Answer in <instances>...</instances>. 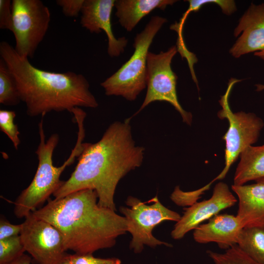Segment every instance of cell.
<instances>
[{
	"label": "cell",
	"mask_w": 264,
	"mask_h": 264,
	"mask_svg": "<svg viewBox=\"0 0 264 264\" xmlns=\"http://www.w3.org/2000/svg\"><path fill=\"white\" fill-rule=\"evenodd\" d=\"M242 228L236 216L218 214L210 219L207 223L195 228L193 238L199 243L215 242L220 248L226 250L237 244Z\"/></svg>",
	"instance_id": "cell-14"
},
{
	"label": "cell",
	"mask_w": 264,
	"mask_h": 264,
	"mask_svg": "<svg viewBox=\"0 0 264 264\" xmlns=\"http://www.w3.org/2000/svg\"><path fill=\"white\" fill-rule=\"evenodd\" d=\"M207 254L214 264H260L248 256L237 244L223 253L208 250Z\"/></svg>",
	"instance_id": "cell-20"
},
{
	"label": "cell",
	"mask_w": 264,
	"mask_h": 264,
	"mask_svg": "<svg viewBox=\"0 0 264 264\" xmlns=\"http://www.w3.org/2000/svg\"><path fill=\"white\" fill-rule=\"evenodd\" d=\"M22 224V242L35 264H58L68 254L63 235L51 223L31 212Z\"/></svg>",
	"instance_id": "cell-10"
},
{
	"label": "cell",
	"mask_w": 264,
	"mask_h": 264,
	"mask_svg": "<svg viewBox=\"0 0 264 264\" xmlns=\"http://www.w3.org/2000/svg\"><path fill=\"white\" fill-rule=\"evenodd\" d=\"M115 0H85L80 23L91 33L104 31L108 38L107 52L110 57H117L124 51L128 44L125 37L116 38L112 31L111 15Z\"/></svg>",
	"instance_id": "cell-13"
},
{
	"label": "cell",
	"mask_w": 264,
	"mask_h": 264,
	"mask_svg": "<svg viewBox=\"0 0 264 264\" xmlns=\"http://www.w3.org/2000/svg\"><path fill=\"white\" fill-rule=\"evenodd\" d=\"M32 260L28 255L23 254L16 259L3 264H31Z\"/></svg>",
	"instance_id": "cell-27"
},
{
	"label": "cell",
	"mask_w": 264,
	"mask_h": 264,
	"mask_svg": "<svg viewBox=\"0 0 264 264\" xmlns=\"http://www.w3.org/2000/svg\"><path fill=\"white\" fill-rule=\"evenodd\" d=\"M15 79L4 60L0 59V103L16 106L21 102Z\"/></svg>",
	"instance_id": "cell-19"
},
{
	"label": "cell",
	"mask_w": 264,
	"mask_h": 264,
	"mask_svg": "<svg viewBox=\"0 0 264 264\" xmlns=\"http://www.w3.org/2000/svg\"><path fill=\"white\" fill-rule=\"evenodd\" d=\"M98 200L95 190L83 189L59 199L49 198L44 206L32 213L59 230L66 250L93 254L113 247L116 239L127 232L126 218L100 206Z\"/></svg>",
	"instance_id": "cell-2"
},
{
	"label": "cell",
	"mask_w": 264,
	"mask_h": 264,
	"mask_svg": "<svg viewBox=\"0 0 264 264\" xmlns=\"http://www.w3.org/2000/svg\"><path fill=\"white\" fill-rule=\"evenodd\" d=\"M234 177V185L264 177V144L249 146L241 154Z\"/></svg>",
	"instance_id": "cell-17"
},
{
	"label": "cell",
	"mask_w": 264,
	"mask_h": 264,
	"mask_svg": "<svg viewBox=\"0 0 264 264\" xmlns=\"http://www.w3.org/2000/svg\"><path fill=\"white\" fill-rule=\"evenodd\" d=\"M239 81L241 80L231 78L225 94L219 101L222 109L218 111V116L220 119H227L229 127L222 137L225 142V166L220 174L211 181L212 183L225 177L243 151L257 142L264 126L263 120L254 113H234L231 110L229 97L233 86Z\"/></svg>",
	"instance_id": "cell-6"
},
{
	"label": "cell",
	"mask_w": 264,
	"mask_h": 264,
	"mask_svg": "<svg viewBox=\"0 0 264 264\" xmlns=\"http://www.w3.org/2000/svg\"><path fill=\"white\" fill-rule=\"evenodd\" d=\"M237 202V198L227 184L222 182L217 183L210 198L196 202L184 209L183 216L171 232L172 237L175 240L182 239L186 233L194 230L202 222L218 215L221 210L232 207Z\"/></svg>",
	"instance_id": "cell-11"
},
{
	"label": "cell",
	"mask_w": 264,
	"mask_h": 264,
	"mask_svg": "<svg viewBox=\"0 0 264 264\" xmlns=\"http://www.w3.org/2000/svg\"><path fill=\"white\" fill-rule=\"evenodd\" d=\"M12 11L14 48L20 56L32 58L48 30L50 11L40 0H13Z\"/></svg>",
	"instance_id": "cell-8"
},
{
	"label": "cell",
	"mask_w": 264,
	"mask_h": 264,
	"mask_svg": "<svg viewBox=\"0 0 264 264\" xmlns=\"http://www.w3.org/2000/svg\"><path fill=\"white\" fill-rule=\"evenodd\" d=\"M250 185H234L231 189L238 198L236 216L243 227H264V177Z\"/></svg>",
	"instance_id": "cell-15"
},
{
	"label": "cell",
	"mask_w": 264,
	"mask_h": 264,
	"mask_svg": "<svg viewBox=\"0 0 264 264\" xmlns=\"http://www.w3.org/2000/svg\"><path fill=\"white\" fill-rule=\"evenodd\" d=\"M256 87V91H261L264 90V84H256L255 85Z\"/></svg>",
	"instance_id": "cell-29"
},
{
	"label": "cell",
	"mask_w": 264,
	"mask_h": 264,
	"mask_svg": "<svg viewBox=\"0 0 264 264\" xmlns=\"http://www.w3.org/2000/svg\"><path fill=\"white\" fill-rule=\"evenodd\" d=\"M16 113L14 111L0 110V129L7 135L13 143L16 150L18 149L20 144V132L18 126L14 123Z\"/></svg>",
	"instance_id": "cell-22"
},
{
	"label": "cell",
	"mask_w": 264,
	"mask_h": 264,
	"mask_svg": "<svg viewBox=\"0 0 264 264\" xmlns=\"http://www.w3.org/2000/svg\"><path fill=\"white\" fill-rule=\"evenodd\" d=\"M167 20L153 16L144 29L136 34L130 58L112 75L101 83L107 96H120L134 101L147 87V56L149 49L157 32Z\"/></svg>",
	"instance_id": "cell-5"
},
{
	"label": "cell",
	"mask_w": 264,
	"mask_h": 264,
	"mask_svg": "<svg viewBox=\"0 0 264 264\" xmlns=\"http://www.w3.org/2000/svg\"><path fill=\"white\" fill-rule=\"evenodd\" d=\"M58 264H74L71 259V254H68L67 256Z\"/></svg>",
	"instance_id": "cell-28"
},
{
	"label": "cell",
	"mask_w": 264,
	"mask_h": 264,
	"mask_svg": "<svg viewBox=\"0 0 264 264\" xmlns=\"http://www.w3.org/2000/svg\"><path fill=\"white\" fill-rule=\"evenodd\" d=\"M130 120L111 123L96 143H83L78 163L70 177L53 193L55 199L90 189L96 192L100 206L116 210V186L129 172L141 166L145 152L144 147L135 145Z\"/></svg>",
	"instance_id": "cell-1"
},
{
	"label": "cell",
	"mask_w": 264,
	"mask_h": 264,
	"mask_svg": "<svg viewBox=\"0 0 264 264\" xmlns=\"http://www.w3.org/2000/svg\"><path fill=\"white\" fill-rule=\"evenodd\" d=\"M12 26V2L10 0H0V28L11 31Z\"/></svg>",
	"instance_id": "cell-24"
},
{
	"label": "cell",
	"mask_w": 264,
	"mask_h": 264,
	"mask_svg": "<svg viewBox=\"0 0 264 264\" xmlns=\"http://www.w3.org/2000/svg\"><path fill=\"white\" fill-rule=\"evenodd\" d=\"M25 251L20 235L0 240V264L16 259Z\"/></svg>",
	"instance_id": "cell-21"
},
{
	"label": "cell",
	"mask_w": 264,
	"mask_h": 264,
	"mask_svg": "<svg viewBox=\"0 0 264 264\" xmlns=\"http://www.w3.org/2000/svg\"><path fill=\"white\" fill-rule=\"evenodd\" d=\"M177 51L176 45L171 46L166 51L157 54L149 51L147 92L142 104L133 116L153 102L165 101L171 104L180 113L184 123L191 124V113L185 110L178 102L176 90L177 77L171 67L172 59Z\"/></svg>",
	"instance_id": "cell-9"
},
{
	"label": "cell",
	"mask_w": 264,
	"mask_h": 264,
	"mask_svg": "<svg viewBox=\"0 0 264 264\" xmlns=\"http://www.w3.org/2000/svg\"><path fill=\"white\" fill-rule=\"evenodd\" d=\"M0 55L15 79L21 101L25 103L29 116L44 117L52 111L71 112L76 107H98L83 75L37 68L6 41L0 43Z\"/></svg>",
	"instance_id": "cell-3"
},
{
	"label": "cell",
	"mask_w": 264,
	"mask_h": 264,
	"mask_svg": "<svg viewBox=\"0 0 264 264\" xmlns=\"http://www.w3.org/2000/svg\"><path fill=\"white\" fill-rule=\"evenodd\" d=\"M84 122H77L79 131L77 142L69 157L62 165L54 166L52 156L59 140L57 133L52 134L45 141L43 128V117L38 124L40 143L35 152L39 160L34 177L29 186L23 190L14 202V213L18 218H25L30 213L49 198L60 187L63 181L60 176L67 166L73 163L83 149L82 141L85 132Z\"/></svg>",
	"instance_id": "cell-4"
},
{
	"label": "cell",
	"mask_w": 264,
	"mask_h": 264,
	"mask_svg": "<svg viewBox=\"0 0 264 264\" xmlns=\"http://www.w3.org/2000/svg\"><path fill=\"white\" fill-rule=\"evenodd\" d=\"M74 264H121V261L116 258H100L92 254H71Z\"/></svg>",
	"instance_id": "cell-23"
},
{
	"label": "cell",
	"mask_w": 264,
	"mask_h": 264,
	"mask_svg": "<svg viewBox=\"0 0 264 264\" xmlns=\"http://www.w3.org/2000/svg\"><path fill=\"white\" fill-rule=\"evenodd\" d=\"M22 224H13L6 219L0 218V240L13 236L20 235Z\"/></svg>",
	"instance_id": "cell-26"
},
{
	"label": "cell",
	"mask_w": 264,
	"mask_h": 264,
	"mask_svg": "<svg viewBox=\"0 0 264 264\" xmlns=\"http://www.w3.org/2000/svg\"><path fill=\"white\" fill-rule=\"evenodd\" d=\"M85 0H57L64 14L69 17H77L81 12Z\"/></svg>",
	"instance_id": "cell-25"
},
{
	"label": "cell",
	"mask_w": 264,
	"mask_h": 264,
	"mask_svg": "<svg viewBox=\"0 0 264 264\" xmlns=\"http://www.w3.org/2000/svg\"><path fill=\"white\" fill-rule=\"evenodd\" d=\"M150 200L153 203L147 205L136 198L129 196L126 201L129 207L119 208L127 220V232L132 236L130 248L136 254L142 251L145 245L153 248L162 244L171 246L170 243L155 238L153 230L165 220L177 222L181 218L178 213L164 206L157 196Z\"/></svg>",
	"instance_id": "cell-7"
},
{
	"label": "cell",
	"mask_w": 264,
	"mask_h": 264,
	"mask_svg": "<svg viewBox=\"0 0 264 264\" xmlns=\"http://www.w3.org/2000/svg\"><path fill=\"white\" fill-rule=\"evenodd\" d=\"M230 49L235 58L251 52L264 61V3L251 4L239 21L234 35L241 34Z\"/></svg>",
	"instance_id": "cell-12"
},
{
	"label": "cell",
	"mask_w": 264,
	"mask_h": 264,
	"mask_svg": "<svg viewBox=\"0 0 264 264\" xmlns=\"http://www.w3.org/2000/svg\"><path fill=\"white\" fill-rule=\"evenodd\" d=\"M237 245L248 256L260 264H264V227H243Z\"/></svg>",
	"instance_id": "cell-18"
},
{
	"label": "cell",
	"mask_w": 264,
	"mask_h": 264,
	"mask_svg": "<svg viewBox=\"0 0 264 264\" xmlns=\"http://www.w3.org/2000/svg\"><path fill=\"white\" fill-rule=\"evenodd\" d=\"M175 0H116L115 15L121 25L130 32L146 16L155 9L164 10Z\"/></svg>",
	"instance_id": "cell-16"
}]
</instances>
